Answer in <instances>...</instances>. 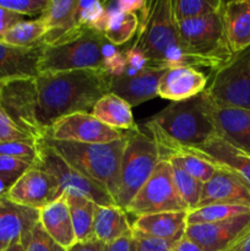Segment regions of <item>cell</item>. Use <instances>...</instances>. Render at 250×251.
Listing matches in <instances>:
<instances>
[{"instance_id":"25","label":"cell","mask_w":250,"mask_h":251,"mask_svg":"<svg viewBox=\"0 0 250 251\" xmlns=\"http://www.w3.org/2000/svg\"><path fill=\"white\" fill-rule=\"evenodd\" d=\"M199 156L217 166L225 167L250 184V154L223 141L220 137H212L198 147H190Z\"/></svg>"},{"instance_id":"5","label":"cell","mask_w":250,"mask_h":251,"mask_svg":"<svg viewBox=\"0 0 250 251\" xmlns=\"http://www.w3.org/2000/svg\"><path fill=\"white\" fill-rule=\"evenodd\" d=\"M151 120L167 136L185 147H198L216 137L203 92L190 100L172 102Z\"/></svg>"},{"instance_id":"45","label":"cell","mask_w":250,"mask_h":251,"mask_svg":"<svg viewBox=\"0 0 250 251\" xmlns=\"http://www.w3.org/2000/svg\"><path fill=\"white\" fill-rule=\"evenodd\" d=\"M145 4L146 1L144 0H118L115 1V7L122 12L137 14L145 6Z\"/></svg>"},{"instance_id":"23","label":"cell","mask_w":250,"mask_h":251,"mask_svg":"<svg viewBox=\"0 0 250 251\" xmlns=\"http://www.w3.org/2000/svg\"><path fill=\"white\" fill-rule=\"evenodd\" d=\"M39 223L50 238L66 250L76 243L66 193L39 210Z\"/></svg>"},{"instance_id":"17","label":"cell","mask_w":250,"mask_h":251,"mask_svg":"<svg viewBox=\"0 0 250 251\" xmlns=\"http://www.w3.org/2000/svg\"><path fill=\"white\" fill-rule=\"evenodd\" d=\"M77 0H49L41 19L46 21L48 32L42 39L44 46H56L73 41L82 33L76 16Z\"/></svg>"},{"instance_id":"34","label":"cell","mask_w":250,"mask_h":251,"mask_svg":"<svg viewBox=\"0 0 250 251\" xmlns=\"http://www.w3.org/2000/svg\"><path fill=\"white\" fill-rule=\"evenodd\" d=\"M221 0H175L173 1V14L176 22L205 16L218 11L223 6Z\"/></svg>"},{"instance_id":"3","label":"cell","mask_w":250,"mask_h":251,"mask_svg":"<svg viewBox=\"0 0 250 251\" xmlns=\"http://www.w3.org/2000/svg\"><path fill=\"white\" fill-rule=\"evenodd\" d=\"M124 137L125 147L114 201L118 207L125 211L137 191L152 176L159 162V156L153 139L137 125L125 131Z\"/></svg>"},{"instance_id":"44","label":"cell","mask_w":250,"mask_h":251,"mask_svg":"<svg viewBox=\"0 0 250 251\" xmlns=\"http://www.w3.org/2000/svg\"><path fill=\"white\" fill-rule=\"evenodd\" d=\"M22 21H25L24 16H21V15L19 14H15V12L10 11V10L0 7V42H1L5 33H6L11 27H14L15 25H17L19 22Z\"/></svg>"},{"instance_id":"12","label":"cell","mask_w":250,"mask_h":251,"mask_svg":"<svg viewBox=\"0 0 250 251\" xmlns=\"http://www.w3.org/2000/svg\"><path fill=\"white\" fill-rule=\"evenodd\" d=\"M46 137L78 144H109L122 139L123 132L107 126L91 113H74L56 120Z\"/></svg>"},{"instance_id":"31","label":"cell","mask_w":250,"mask_h":251,"mask_svg":"<svg viewBox=\"0 0 250 251\" xmlns=\"http://www.w3.org/2000/svg\"><path fill=\"white\" fill-rule=\"evenodd\" d=\"M250 213V206L227 205V203H213L195 208L188 212V226L215 223L229 220L238 216Z\"/></svg>"},{"instance_id":"13","label":"cell","mask_w":250,"mask_h":251,"mask_svg":"<svg viewBox=\"0 0 250 251\" xmlns=\"http://www.w3.org/2000/svg\"><path fill=\"white\" fill-rule=\"evenodd\" d=\"M63 194L56 178L32 166L9 189L5 198L17 205L41 210Z\"/></svg>"},{"instance_id":"32","label":"cell","mask_w":250,"mask_h":251,"mask_svg":"<svg viewBox=\"0 0 250 251\" xmlns=\"http://www.w3.org/2000/svg\"><path fill=\"white\" fill-rule=\"evenodd\" d=\"M168 163L171 164L174 185H175L181 200L188 207V212L195 210L199 205V201H200L202 183L189 176L185 171H183L176 164L171 163V162H168Z\"/></svg>"},{"instance_id":"19","label":"cell","mask_w":250,"mask_h":251,"mask_svg":"<svg viewBox=\"0 0 250 251\" xmlns=\"http://www.w3.org/2000/svg\"><path fill=\"white\" fill-rule=\"evenodd\" d=\"M207 76L190 66L167 69L158 83V96L172 102H181L206 90Z\"/></svg>"},{"instance_id":"29","label":"cell","mask_w":250,"mask_h":251,"mask_svg":"<svg viewBox=\"0 0 250 251\" xmlns=\"http://www.w3.org/2000/svg\"><path fill=\"white\" fill-rule=\"evenodd\" d=\"M108 15L104 34L105 39L113 46H122L129 42L139 29V17L136 14L122 12L115 7V1L104 4Z\"/></svg>"},{"instance_id":"50","label":"cell","mask_w":250,"mask_h":251,"mask_svg":"<svg viewBox=\"0 0 250 251\" xmlns=\"http://www.w3.org/2000/svg\"><path fill=\"white\" fill-rule=\"evenodd\" d=\"M7 191H9V189L5 186V184H2L1 181H0V199L5 198V196H6Z\"/></svg>"},{"instance_id":"42","label":"cell","mask_w":250,"mask_h":251,"mask_svg":"<svg viewBox=\"0 0 250 251\" xmlns=\"http://www.w3.org/2000/svg\"><path fill=\"white\" fill-rule=\"evenodd\" d=\"M134 237L136 242V251H171L172 247L174 245V243L167 242V240L140 237L135 234Z\"/></svg>"},{"instance_id":"4","label":"cell","mask_w":250,"mask_h":251,"mask_svg":"<svg viewBox=\"0 0 250 251\" xmlns=\"http://www.w3.org/2000/svg\"><path fill=\"white\" fill-rule=\"evenodd\" d=\"M176 26L184 50L205 61L212 73L234 56L225 37L223 6L212 14L176 22Z\"/></svg>"},{"instance_id":"6","label":"cell","mask_w":250,"mask_h":251,"mask_svg":"<svg viewBox=\"0 0 250 251\" xmlns=\"http://www.w3.org/2000/svg\"><path fill=\"white\" fill-rule=\"evenodd\" d=\"M102 32L86 27L73 41L56 46H44L39 61V74L61 73L86 69H102Z\"/></svg>"},{"instance_id":"16","label":"cell","mask_w":250,"mask_h":251,"mask_svg":"<svg viewBox=\"0 0 250 251\" xmlns=\"http://www.w3.org/2000/svg\"><path fill=\"white\" fill-rule=\"evenodd\" d=\"M213 203L250 206V184L230 169L220 166L210 180L202 184L196 208Z\"/></svg>"},{"instance_id":"10","label":"cell","mask_w":250,"mask_h":251,"mask_svg":"<svg viewBox=\"0 0 250 251\" xmlns=\"http://www.w3.org/2000/svg\"><path fill=\"white\" fill-rule=\"evenodd\" d=\"M0 107L34 141L43 140L47 136L37 117L38 96L36 78L0 83Z\"/></svg>"},{"instance_id":"9","label":"cell","mask_w":250,"mask_h":251,"mask_svg":"<svg viewBox=\"0 0 250 251\" xmlns=\"http://www.w3.org/2000/svg\"><path fill=\"white\" fill-rule=\"evenodd\" d=\"M37 150H38V157L33 167L55 176L60 184L63 193L75 191L100 206L115 205V201L113 200L110 194L102 185L76 171L43 140L37 141Z\"/></svg>"},{"instance_id":"27","label":"cell","mask_w":250,"mask_h":251,"mask_svg":"<svg viewBox=\"0 0 250 251\" xmlns=\"http://www.w3.org/2000/svg\"><path fill=\"white\" fill-rule=\"evenodd\" d=\"M91 114L107 126L119 131H127L136 126L132 117L131 105L112 92L104 95L96 103Z\"/></svg>"},{"instance_id":"8","label":"cell","mask_w":250,"mask_h":251,"mask_svg":"<svg viewBox=\"0 0 250 251\" xmlns=\"http://www.w3.org/2000/svg\"><path fill=\"white\" fill-rule=\"evenodd\" d=\"M176 211H188V207L174 185L171 164L159 161L149 180L130 201L125 212L140 217Z\"/></svg>"},{"instance_id":"21","label":"cell","mask_w":250,"mask_h":251,"mask_svg":"<svg viewBox=\"0 0 250 251\" xmlns=\"http://www.w3.org/2000/svg\"><path fill=\"white\" fill-rule=\"evenodd\" d=\"M39 222V210L0 199V251L21 242L22 237Z\"/></svg>"},{"instance_id":"15","label":"cell","mask_w":250,"mask_h":251,"mask_svg":"<svg viewBox=\"0 0 250 251\" xmlns=\"http://www.w3.org/2000/svg\"><path fill=\"white\" fill-rule=\"evenodd\" d=\"M205 93V92H203ZM206 96V93H205ZM206 112L215 127L216 136L237 147L250 152V110L225 107L213 103L206 96Z\"/></svg>"},{"instance_id":"33","label":"cell","mask_w":250,"mask_h":251,"mask_svg":"<svg viewBox=\"0 0 250 251\" xmlns=\"http://www.w3.org/2000/svg\"><path fill=\"white\" fill-rule=\"evenodd\" d=\"M76 16L81 27L97 29L102 33L104 32L108 21L104 2L98 0H77Z\"/></svg>"},{"instance_id":"26","label":"cell","mask_w":250,"mask_h":251,"mask_svg":"<svg viewBox=\"0 0 250 251\" xmlns=\"http://www.w3.org/2000/svg\"><path fill=\"white\" fill-rule=\"evenodd\" d=\"M130 232H132V228L124 210L118 207L117 205H97L93 222V233L98 242L107 244Z\"/></svg>"},{"instance_id":"11","label":"cell","mask_w":250,"mask_h":251,"mask_svg":"<svg viewBox=\"0 0 250 251\" xmlns=\"http://www.w3.org/2000/svg\"><path fill=\"white\" fill-rule=\"evenodd\" d=\"M179 43L180 39L173 14V1L159 0L153 2L145 31L137 37L135 44L144 51L152 68H159L166 51Z\"/></svg>"},{"instance_id":"48","label":"cell","mask_w":250,"mask_h":251,"mask_svg":"<svg viewBox=\"0 0 250 251\" xmlns=\"http://www.w3.org/2000/svg\"><path fill=\"white\" fill-rule=\"evenodd\" d=\"M225 251H250V230Z\"/></svg>"},{"instance_id":"51","label":"cell","mask_w":250,"mask_h":251,"mask_svg":"<svg viewBox=\"0 0 250 251\" xmlns=\"http://www.w3.org/2000/svg\"><path fill=\"white\" fill-rule=\"evenodd\" d=\"M248 154H250V152H249V153H248Z\"/></svg>"},{"instance_id":"43","label":"cell","mask_w":250,"mask_h":251,"mask_svg":"<svg viewBox=\"0 0 250 251\" xmlns=\"http://www.w3.org/2000/svg\"><path fill=\"white\" fill-rule=\"evenodd\" d=\"M102 251H136V242L132 232L123 235L119 239L103 244Z\"/></svg>"},{"instance_id":"28","label":"cell","mask_w":250,"mask_h":251,"mask_svg":"<svg viewBox=\"0 0 250 251\" xmlns=\"http://www.w3.org/2000/svg\"><path fill=\"white\" fill-rule=\"evenodd\" d=\"M76 242H88L96 239L93 222L97 203L75 191H65Z\"/></svg>"},{"instance_id":"18","label":"cell","mask_w":250,"mask_h":251,"mask_svg":"<svg viewBox=\"0 0 250 251\" xmlns=\"http://www.w3.org/2000/svg\"><path fill=\"white\" fill-rule=\"evenodd\" d=\"M44 44L15 47L0 42V83L36 78Z\"/></svg>"},{"instance_id":"14","label":"cell","mask_w":250,"mask_h":251,"mask_svg":"<svg viewBox=\"0 0 250 251\" xmlns=\"http://www.w3.org/2000/svg\"><path fill=\"white\" fill-rule=\"evenodd\" d=\"M250 230V213L215 223L190 225L185 237L202 251H225Z\"/></svg>"},{"instance_id":"7","label":"cell","mask_w":250,"mask_h":251,"mask_svg":"<svg viewBox=\"0 0 250 251\" xmlns=\"http://www.w3.org/2000/svg\"><path fill=\"white\" fill-rule=\"evenodd\" d=\"M203 92L218 105L250 110V48L213 71Z\"/></svg>"},{"instance_id":"24","label":"cell","mask_w":250,"mask_h":251,"mask_svg":"<svg viewBox=\"0 0 250 251\" xmlns=\"http://www.w3.org/2000/svg\"><path fill=\"white\" fill-rule=\"evenodd\" d=\"M225 37L233 54L250 48V0H233L223 5Z\"/></svg>"},{"instance_id":"39","label":"cell","mask_w":250,"mask_h":251,"mask_svg":"<svg viewBox=\"0 0 250 251\" xmlns=\"http://www.w3.org/2000/svg\"><path fill=\"white\" fill-rule=\"evenodd\" d=\"M124 56L125 61H126V66H125L123 77H134V76L144 73L145 70H147L151 66L144 51L135 43L124 51Z\"/></svg>"},{"instance_id":"46","label":"cell","mask_w":250,"mask_h":251,"mask_svg":"<svg viewBox=\"0 0 250 251\" xmlns=\"http://www.w3.org/2000/svg\"><path fill=\"white\" fill-rule=\"evenodd\" d=\"M103 244L97 239L88 240V242H76L66 251H102Z\"/></svg>"},{"instance_id":"22","label":"cell","mask_w":250,"mask_h":251,"mask_svg":"<svg viewBox=\"0 0 250 251\" xmlns=\"http://www.w3.org/2000/svg\"><path fill=\"white\" fill-rule=\"evenodd\" d=\"M166 69L152 68L134 77H112L110 92L119 96L132 107L158 96V83Z\"/></svg>"},{"instance_id":"47","label":"cell","mask_w":250,"mask_h":251,"mask_svg":"<svg viewBox=\"0 0 250 251\" xmlns=\"http://www.w3.org/2000/svg\"><path fill=\"white\" fill-rule=\"evenodd\" d=\"M171 251H202V250H201V248L199 247L196 243H194L193 240H190L189 238H186L185 235H184L180 240L174 243V245L172 247Z\"/></svg>"},{"instance_id":"40","label":"cell","mask_w":250,"mask_h":251,"mask_svg":"<svg viewBox=\"0 0 250 251\" xmlns=\"http://www.w3.org/2000/svg\"><path fill=\"white\" fill-rule=\"evenodd\" d=\"M49 0H0V7L10 11L25 15H42Z\"/></svg>"},{"instance_id":"35","label":"cell","mask_w":250,"mask_h":251,"mask_svg":"<svg viewBox=\"0 0 250 251\" xmlns=\"http://www.w3.org/2000/svg\"><path fill=\"white\" fill-rule=\"evenodd\" d=\"M21 244L25 251H66L65 248L50 238L39 222L22 237Z\"/></svg>"},{"instance_id":"1","label":"cell","mask_w":250,"mask_h":251,"mask_svg":"<svg viewBox=\"0 0 250 251\" xmlns=\"http://www.w3.org/2000/svg\"><path fill=\"white\" fill-rule=\"evenodd\" d=\"M112 77L102 69L39 74L36 77L37 117L46 132L60 118L91 113L96 103L110 92Z\"/></svg>"},{"instance_id":"20","label":"cell","mask_w":250,"mask_h":251,"mask_svg":"<svg viewBox=\"0 0 250 251\" xmlns=\"http://www.w3.org/2000/svg\"><path fill=\"white\" fill-rule=\"evenodd\" d=\"M188 211L140 216L131 225L135 235L176 243L185 235Z\"/></svg>"},{"instance_id":"30","label":"cell","mask_w":250,"mask_h":251,"mask_svg":"<svg viewBox=\"0 0 250 251\" xmlns=\"http://www.w3.org/2000/svg\"><path fill=\"white\" fill-rule=\"evenodd\" d=\"M48 32L46 21L41 17L32 21H22L15 25L2 37L1 42L15 47H33L43 44L42 39Z\"/></svg>"},{"instance_id":"2","label":"cell","mask_w":250,"mask_h":251,"mask_svg":"<svg viewBox=\"0 0 250 251\" xmlns=\"http://www.w3.org/2000/svg\"><path fill=\"white\" fill-rule=\"evenodd\" d=\"M43 141L58 152L76 171L102 185L114 200L125 147L124 134L122 139L109 144H78L56 141L49 137H44Z\"/></svg>"},{"instance_id":"38","label":"cell","mask_w":250,"mask_h":251,"mask_svg":"<svg viewBox=\"0 0 250 251\" xmlns=\"http://www.w3.org/2000/svg\"><path fill=\"white\" fill-rule=\"evenodd\" d=\"M31 167V164L20 159L0 156V181L10 189Z\"/></svg>"},{"instance_id":"37","label":"cell","mask_w":250,"mask_h":251,"mask_svg":"<svg viewBox=\"0 0 250 251\" xmlns=\"http://www.w3.org/2000/svg\"><path fill=\"white\" fill-rule=\"evenodd\" d=\"M100 54H102V70L110 77H122L126 66L124 53L118 50L117 47L105 39L100 49Z\"/></svg>"},{"instance_id":"49","label":"cell","mask_w":250,"mask_h":251,"mask_svg":"<svg viewBox=\"0 0 250 251\" xmlns=\"http://www.w3.org/2000/svg\"><path fill=\"white\" fill-rule=\"evenodd\" d=\"M4 251H25L24 245L21 244V242H16L14 244L10 245L9 248H6Z\"/></svg>"},{"instance_id":"36","label":"cell","mask_w":250,"mask_h":251,"mask_svg":"<svg viewBox=\"0 0 250 251\" xmlns=\"http://www.w3.org/2000/svg\"><path fill=\"white\" fill-rule=\"evenodd\" d=\"M0 156L20 159L33 166L38 157L37 142L34 141H11L0 142Z\"/></svg>"},{"instance_id":"41","label":"cell","mask_w":250,"mask_h":251,"mask_svg":"<svg viewBox=\"0 0 250 251\" xmlns=\"http://www.w3.org/2000/svg\"><path fill=\"white\" fill-rule=\"evenodd\" d=\"M11 141H34V140L22 131L0 107V142Z\"/></svg>"}]
</instances>
